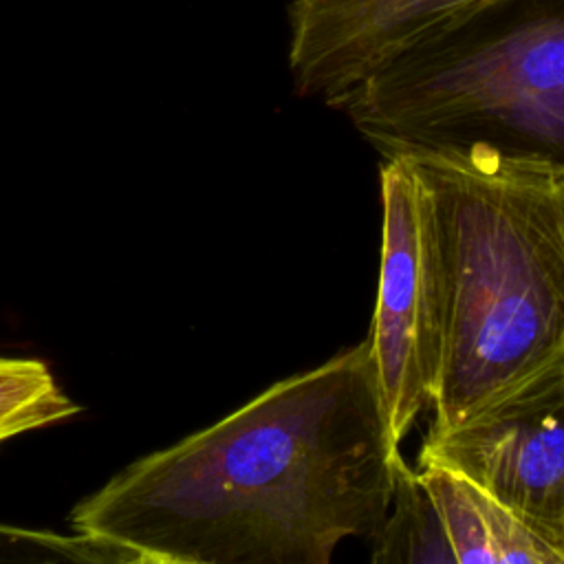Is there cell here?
Masks as SVG:
<instances>
[{"instance_id": "obj_2", "label": "cell", "mask_w": 564, "mask_h": 564, "mask_svg": "<svg viewBox=\"0 0 564 564\" xmlns=\"http://www.w3.org/2000/svg\"><path fill=\"white\" fill-rule=\"evenodd\" d=\"M328 106L386 159L564 176V0H482Z\"/></svg>"}, {"instance_id": "obj_4", "label": "cell", "mask_w": 564, "mask_h": 564, "mask_svg": "<svg viewBox=\"0 0 564 564\" xmlns=\"http://www.w3.org/2000/svg\"><path fill=\"white\" fill-rule=\"evenodd\" d=\"M381 264L368 348L397 443L432 408L443 366V282L425 192L403 159L381 165Z\"/></svg>"}, {"instance_id": "obj_5", "label": "cell", "mask_w": 564, "mask_h": 564, "mask_svg": "<svg viewBox=\"0 0 564 564\" xmlns=\"http://www.w3.org/2000/svg\"><path fill=\"white\" fill-rule=\"evenodd\" d=\"M419 465L474 480L564 555V352L460 423L427 430Z\"/></svg>"}, {"instance_id": "obj_7", "label": "cell", "mask_w": 564, "mask_h": 564, "mask_svg": "<svg viewBox=\"0 0 564 564\" xmlns=\"http://www.w3.org/2000/svg\"><path fill=\"white\" fill-rule=\"evenodd\" d=\"M432 491L456 564H564V555L474 480L419 465Z\"/></svg>"}, {"instance_id": "obj_3", "label": "cell", "mask_w": 564, "mask_h": 564, "mask_svg": "<svg viewBox=\"0 0 564 564\" xmlns=\"http://www.w3.org/2000/svg\"><path fill=\"white\" fill-rule=\"evenodd\" d=\"M408 163L441 264L443 430L564 352V176Z\"/></svg>"}, {"instance_id": "obj_1", "label": "cell", "mask_w": 564, "mask_h": 564, "mask_svg": "<svg viewBox=\"0 0 564 564\" xmlns=\"http://www.w3.org/2000/svg\"><path fill=\"white\" fill-rule=\"evenodd\" d=\"M397 454L361 341L137 458L68 520L145 564H328L379 529Z\"/></svg>"}, {"instance_id": "obj_9", "label": "cell", "mask_w": 564, "mask_h": 564, "mask_svg": "<svg viewBox=\"0 0 564 564\" xmlns=\"http://www.w3.org/2000/svg\"><path fill=\"white\" fill-rule=\"evenodd\" d=\"M79 410L42 359L0 355V445L18 434L55 425Z\"/></svg>"}, {"instance_id": "obj_8", "label": "cell", "mask_w": 564, "mask_h": 564, "mask_svg": "<svg viewBox=\"0 0 564 564\" xmlns=\"http://www.w3.org/2000/svg\"><path fill=\"white\" fill-rule=\"evenodd\" d=\"M370 540L375 564H456L438 505L401 452L394 458L388 511Z\"/></svg>"}, {"instance_id": "obj_6", "label": "cell", "mask_w": 564, "mask_h": 564, "mask_svg": "<svg viewBox=\"0 0 564 564\" xmlns=\"http://www.w3.org/2000/svg\"><path fill=\"white\" fill-rule=\"evenodd\" d=\"M482 0H291L289 70L330 104L401 48Z\"/></svg>"}]
</instances>
